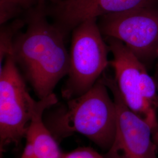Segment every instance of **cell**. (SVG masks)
<instances>
[{
    "instance_id": "6da1fadb",
    "label": "cell",
    "mask_w": 158,
    "mask_h": 158,
    "mask_svg": "<svg viewBox=\"0 0 158 158\" xmlns=\"http://www.w3.org/2000/svg\"><path fill=\"white\" fill-rule=\"evenodd\" d=\"M44 2L29 9L27 28L17 35L12 56L20 64L40 100L53 93L58 82L68 75L70 54L62 32L46 18Z\"/></svg>"
},
{
    "instance_id": "52a82bcc",
    "label": "cell",
    "mask_w": 158,
    "mask_h": 158,
    "mask_svg": "<svg viewBox=\"0 0 158 158\" xmlns=\"http://www.w3.org/2000/svg\"><path fill=\"white\" fill-rule=\"evenodd\" d=\"M113 59L110 62L115 72V80L125 102L134 113L151 125L153 134L158 131L156 110L142 98L139 91V79L145 67L141 60L121 40L106 37Z\"/></svg>"
},
{
    "instance_id": "5b68a950",
    "label": "cell",
    "mask_w": 158,
    "mask_h": 158,
    "mask_svg": "<svg viewBox=\"0 0 158 158\" xmlns=\"http://www.w3.org/2000/svg\"><path fill=\"white\" fill-rule=\"evenodd\" d=\"M102 34L123 42L142 62L158 57V10L152 6L101 17Z\"/></svg>"
},
{
    "instance_id": "9c48e42d",
    "label": "cell",
    "mask_w": 158,
    "mask_h": 158,
    "mask_svg": "<svg viewBox=\"0 0 158 158\" xmlns=\"http://www.w3.org/2000/svg\"><path fill=\"white\" fill-rule=\"evenodd\" d=\"M57 102L54 93L45 98L40 100V103L33 114L25 136V148L32 153L36 158H62L58 142L52 135L43 120V114L47 109Z\"/></svg>"
},
{
    "instance_id": "7a4b0ae2",
    "label": "cell",
    "mask_w": 158,
    "mask_h": 158,
    "mask_svg": "<svg viewBox=\"0 0 158 158\" xmlns=\"http://www.w3.org/2000/svg\"><path fill=\"white\" fill-rule=\"evenodd\" d=\"M102 78L85 94L68 100L46 121L57 141L74 133L85 136L102 150L111 148L117 128V109Z\"/></svg>"
},
{
    "instance_id": "7c38bea8",
    "label": "cell",
    "mask_w": 158,
    "mask_h": 158,
    "mask_svg": "<svg viewBox=\"0 0 158 158\" xmlns=\"http://www.w3.org/2000/svg\"><path fill=\"white\" fill-rule=\"evenodd\" d=\"M139 91L142 98L151 107H158V96L155 80L147 72L145 66L142 69L139 79Z\"/></svg>"
},
{
    "instance_id": "8992f818",
    "label": "cell",
    "mask_w": 158,
    "mask_h": 158,
    "mask_svg": "<svg viewBox=\"0 0 158 158\" xmlns=\"http://www.w3.org/2000/svg\"><path fill=\"white\" fill-rule=\"evenodd\" d=\"M102 78L113 94L117 117L114 140L104 156L107 158H158L151 125L128 107L115 79L105 76Z\"/></svg>"
},
{
    "instance_id": "ba28073f",
    "label": "cell",
    "mask_w": 158,
    "mask_h": 158,
    "mask_svg": "<svg viewBox=\"0 0 158 158\" xmlns=\"http://www.w3.org/2000/svg\"><path fill=\"white\" fill-rule=\"evenodd\" d=\"M153 0H60L51 11L64 35L85 21L106 15L151 6Z\"/></svg>"
},
{
    "instance_id": "8fae6325",
    "label": "cell",
    "mask_w": 158,
    "mask_h": 158,
    "mask_svg": "<svg viewBox=\"0 0 158 158\" xmlns=\"http://www.w3.org/2000/svg\"><path fill=\"white\" fill-rule=\"evenodd\" d=\"M38 0H0V24L2 25L23 10L31 9Z\"/></svg>"
},
{
    "instance_id": "9a60e30c",
    "label": "cell",
    "mask_w": 158,
    "mask_h": 158,
    "mask_svg": "<svg viewBox=\"0 0 158 158\" xmlns=\"http://www.w3.org/2000/svg\"><path fill=\"white\" fill-rule=\"evenodd\" d=\"M45 0H38V2H44ZM51 1L52 2H55V3H57V2H59L60 0H49Z\"/></svg>"
},
{
    "instance_id": "4fadbf2b",
    "label": "cell",
    "mask_w": 158,
    "mask_h": 158,
    "mask_svg": "<svg viewBox=\"0 0 158 158\" xmlns=\"http://www.w3.org/2000/svg\"><path fill=\"white\" fill-rule=\"evenodd\" d=\"M62 158H107L90 147H80L69 152L64 153Z\"/></svg>"
},
{
    "instance_id": "277c9868",
    "label": "cell",
    "mask_w": 158,
    "mask_h": 158,
    "mask_svg": "<svg viewBox=\"0 0 158 158\" xmlns=\"http://www.w3.org/2000/svg\"><path fill=\"white\" fill-rule=\"evenodd\" d=\"M0 69V150L18 145L25 138L40 101L31 96L14 57L8 56Z\"/></svg>"
},
{
    "instance_id": "30bf717a",
    "label": "cell",
    "mask_w": 158,
    "mask_h": 158,
    "mask_svg": "<svg viewBox=\"0 0 158 158\" xmlns=\"http://www.w3.org/2000/svg\"><path fill=\"white\" fill-rule=\"evenodd\" d=\"M25 22L17 19L7 25H1L0 31V65L6 57L11 56L14 40Z\"/></svg>"
},
{
    "instance_id": "5bb4252c",
    "label": "cell",
    "mask_w": 158,
    "mask_h": 158,
    "mask_svg": "<svg viewBox=\"0 0 158 158\" xmlns=\"http://www.w3.org/2000/svg\"><path fill=\"white\" fill-rule=\"evenodd\" d=\"M153 141H154L155 144H156V147H157V149H158V131L156 133H155V134H153Z\"/></svg>"
},
{
    "instance_id": "2e32d148",
    "label": "cell",
    "mask_w": 158,
    "mask_h": 158,
    "mask_svg": "<svg viewBox=\"0 0 158 158\" xmlns=\"http://www.w3.org/2000/svg\"><path fill=\"white\" fill-rule=\"evenodd\" d=\"M1 158H2V156H1Z\"/></svg>"
},
{
    "instance_id": "3957f363",
    "label": "cell",
    "mask_w": 158,
    "mask_h": 158,
    "mask_svg": "<svg viewBox=\"0 0 158 158\" xmlns=\"http://www.w3.org/2000/svg\"><path fill=\"white\" fill-rule=\"evenodd\" d=\"M73 31L68 79L62 90L68 100L91 89L110 64V49L96 18L81 23Z\"/></svg>"
}]
</instances>
